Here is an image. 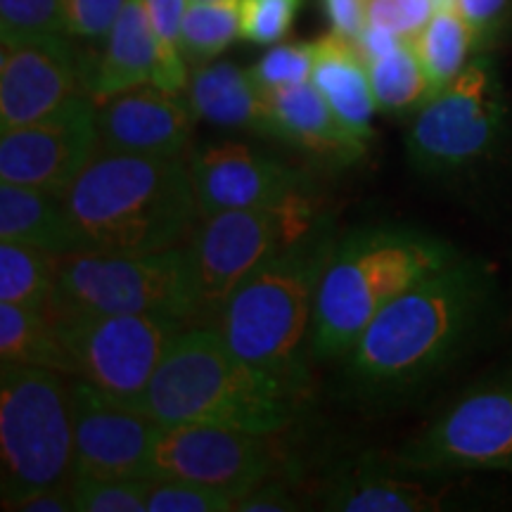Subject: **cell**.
Listing matches in <instances>:
<instances>
[{
    "instance_id": "obj_1",
    "label": "cell",
    "mask_w": 512,
    "mask_h": 512,
    "mask_svg": "<svg viewBox=\"0 0 512 512\" xmlns=\"http://www.w3.org/2000/svg\"><path fill=\"white\" fill-rule=\"evenodd\" d=\"M496 309L494 268L453 256L370 320L342 356L339 394L368 413L413 401L482 342Z\"/></svg>"
},
{
    "instance_id": "obj_2",
    "label": "cell",
    "mask_w": 512,
    "mask_h": 512,
    "mask_svg": "<svg viewBox=\"0 0 512 512\" xmlns=\"http://www.w3.org/2000/svg\"><path fill=\"white\" fill-rule=\"evenodd\" d=\"M62 200L83 252H164L188 245L202 221L185 157L98 150Z\"/></svg>"
},
{
    "instance_id": "obj_3",
    "label": "cell",
    "mask_w": 512,
    "mask_h": 512,
    "mask_svg": "<svg viewBox=\"0 0 512 512\" xmlns=\"http://www.w3.org/2000/svg\"><path fill=\"white\" fill-rule=\"evenodd\" d=\"M337 240L335 216L320 214L302 238L256 266L214 320L235 354L297 394L311 377L313 311Z\"/></svg>"
},
{
    "instance_id": "obj_4",
    "label": "cell",
    "mask_w": 512,
    "mask_h": 512,
    "mask_svg": "<svg viewBox=\"0 0 512 512\" xmlns=\"http://www.w3.org/2000/svg\"><path fill=\"white\" fill-rule=\"evenodd\" d=\"M299 394L254 368L209 325H188L166 351L143 413L159 425H219L264 434L283 432L297 415Z\"/></svg>"
},
{
    "instance_id": "obj_5",
    "label": "cell",
    "mask_w": 512,
    "mask_h": 512,
    "mask_svg": "<svg viewBox=\"0 0 512 512\" xmlns=\"http://www.w3.org/2000/svg\"><path fill=\"white\" fill-rule=\"evenodd\" d=\"M458 256L448 242L406 226L339 235L320 280L311 358H342L392 299Z\"/></svg>"
},
{
    "instance_id": "obj_6",
    "label": "cell",
    "mask_w": 512,
    "mask_h": 512,
    "mask_svg": "<svg viewBox=\"0 0 512 512\" xmlns=\"http://www.w3.org/2000/svg\"><path fill=\"white\" fill-rule=\"evenodd\" d=\"M74 479V413L67 375L3 363L0 370V496L15 510L38 491Z\"/></svg>"
},
{
    "instance_id": "obj_7",
    "label": "cell",
    "mask_w": 512,
    "mask_h": 512,
    "mask_svg": "<svg viewBox=\"0 0 512 512\" xmlns=\"http://www.w3.org/2000/svg\"><path fill=\"white\" fill-rule=\"evenodd\" d=\"M155 313L197 323L190 247L150 254L74 252L57 256L48 316Z\"/></svg>"
},
{
    "instance_id": "obj_8",
    "label": "cell",
    "mask_w": 512,
    "mask_h": 512,
    "mask_svg": "<svg viewBox=\"0 0 512 512\" xmlns=\"http://www.w3.org/2000/svg\"><path fill=\"white\" fill-rule=\"evenodd\" d=\"M505 128L508 102L501 74L484 50L415 114L406 136L408 162L430 178L467 174L496 155Z\"/></svg>"
},
{
    "instance_id": "obj_9",
    "label": "cell",
    "mask_w": 512,
    "mask_h": 512,
    "mask_svg": "<svg viewBox=\"0 0 512 512\" xmlns=\"http://www.w3.org/2000/svg\"><path fill=\"white\" fill-rule=\"evenodd\" d=\"M74 375L107 399L143 411V401L171 342L188 328L181 318L155 313L50 316Z\"/></svg>"
},
{
    "instance_id": "obj_10",
    "label": "cell",
    "mask_w": 512,
    "mask_h": 512,
    "mask_svg": "<svg viewBox=\"0 0 512 512\" xmlns=\"http://www.w3.org/2000/svg\"><path fill=\"white\" fill-rule=\"evenodd\" d=\"M394 463L441 477L512 472V370L470 384L399 448Z\"/></svg>"
},
{
    "instance_id": "obj_11",
    "label": "cell",
    "mask_w": 512,
    "mask_h": 512,
    "mask_svg": "<svg viewBox=\"0 0 512 512\" xmlns=\"http://www.w3.org/2000/svg\"><path fill=\"white\" fill-rule=\"evenodd\" d=\"M323 214L313 200L271 209H235L202 216L188 242L195 271L197 323L216 320L242 280L268 256L292 245Z\"/></svg>"
},
{
    "instance_id": "obj_12",
    "label": "cell",
    "mask_w": 512,
    "mask_h": 512,
    "mask_svg": "<svg viewBox=\"0 0 512 512\" xmlns=\"http://www.w3.org/2000/svg\"><path fill=\"white\" fill-rule=\"evenodd\" d=\"M275 451L264 434L219 425H159L152 479H183L233 496L235 503L271 479Z\"/></svg>"
},
{
    "instance_id": "obj_13",
    "label": "cell",
    "mask_w": 512,
    "mask_h": 512,
    "mask_svg": "<svg viewBox=\"0 0 512 512\" xmlns=\"http://www.w3.org/2000/svg\"><path fill=\"white\" fill-rule=\"evenodd\" d=\"M98 150V102L81 93L46 119L0 131V181L64 195Z\"/></svg>"
},
{
    "instance_id": "obj_14",
    "label": "cell",
    "mask_w": 512,
    "mask_h": 512,
    "mask_svg": "<svg viewBox=\"0 0 512 512\" xmlns=\"http://www.w3.org/2000/svg\"><path fill=\"white\" fill-rule=\"evenodd\" d=\"M188 169L202 216L313 200L309 178L302 171L242 143L195 147Z\"/></svg>"
},
{
    "instance_id": "obj_15",
    "label": "cell",
    "mask_w": 512,
    "mask_h": 512,
    "mask_svg": "<svg viewBox=\"0 0 512 512\" xmlns=\"http://www.w3.org/2000/svg\"><path fill=\"white\" fill-rule=\"evenodd\" d=\"M74 413V475L152 479L159 422L107 399L81 377H69Z\"/></svg>"
},
{
    "instance_id": "obj_16",
    "label": "cell",
    "mask_w": 512,
    "mask_h": 512,
    "mask_svg": "<svg viewBox=\"0 0 512 512\" xmlns=\"http://www.w3.org/2000/svg\"><path fill=\"white\" fill-rule=\"evenodd\" d=\"M86 93V67L67 34L0 43V131L27 126Z\"/></svg>"
},
{
    "instance_id": "obj_17",
    "label": "cell",
    "mask_w": 512,
    "mask_h": 512,
    "mask_svg": "<svg viewBox=\"0 0 512 512\" xmlns=\"http://www.w3.org/2000/svg\"><path fill=\"white\" fill-rule=\"evenodd\" d=\"M188 98L155 83L128 88L98 105L100 152L140 157H183L195 131Z\"/></svg>"
},
{
    "instance_id": "obj_18",
    "label": "cell",
    "mask_w": 512,
    "mask_h": 512,
    "mask_svg": "<svg viewBox=\"0 0 512 512\" xmlns=\"http://www.w3.org/2000/svg\"><path fill=\"white\" fill-rule=\"evenodd\" d=\"M451 496L448 477L387 467L361 465L325 484V510L335 512H427L446 508Z\"/></svg>"
},
{
    "instance_id": "obj_19",
    "label": "cell",
    "mask_w": 512,
    "mask_h": 512,
    "mask_svg": "<svg viewBox=\"0 0 512 512\" xmlns=\"http://www.w3.org/2000/svg\"><path fill=\"white\" fill-rule=\"evenodd\" d=\"M275 138L330 166H349L366 155L368 140L339 121L313 83L266 91Z\"/></svg>"
},
{
    "instance_id": "obj_20",
    "label": "cell",
    "mask_w": 512,
    "mask_h": 512,
    "mask_svg": "<svg viewBox=\"0 0 512 512\" xmlns=\"http://www.w3.org/2000/svg\"><path fill=\"white\" fill-rule=\"evenodd\" d=\"M197 119L221 128H238L254 136L275 138L273 114L266 91L249 69L233 62H204L190 69L185 88Z\"/></svg>"
},
{
    "instance_id": "obj_21",
    "label": "cell",
    "mask_w": 512,
    "mask_h": 512,
    "mask_svg": "<svg viewBox=\"0 0 512 512\" xmlns=\"http://www.w3.org/2000/svg\"><path fill=\"white\" fill-rule=\"evenodd\" d=\"M157 41L145 0H126L98 60L86 64V93L98 102L155 81Z\"/></svg>"
},
{
    "instance_id": "obj_22",
    "label": "cell",
    "mask_w": 512,
    "mask_h": 512,
    "mask_svg": "<svg viewBox=\"0 0 512 512\" xmlns=\"http://www.w3.org/2000/svg\"><path fill=\"white\" fill-rule=\"evenodd\" d=\"M311 83L349 131L363 140L373 138L377 102L370 86L368 64L354 38L330 31L313 41Z\"/></svg>"
},
{
    "instance_id": "obj_23",
    "label": "cell",
    "mask_w": 512,
    "mask_h": 512,
    "mask_svg": "<svg viewBox=\"0 0 512 512\" xmlns=\"http://www.w3.org/2000/svg\"><path fill=\"white\" fill-rule=\"evenodd\" d=\"M0 238L53 256L83 252L62 195L27 185L0 183Z\"/></svg>"
},
{
    "instance_id": "obj_24",
    "label": "cell",
    "mask_w": 512,
    "mask_h": 512,
    "mask_svg": "<svg viewBox=\"0 0 512 512\" xmlns=\"http://www.w3.org/2000/svg\"><path fill=\"white\" fill-rule=\"evenodd\" d=\"M0 361L72 377L74 363L48 313L0 302Z\"/></svg>"
},
{
    "instance_id": "obj_25",
    "label": "cell",
    "mask_w": 512,
    "mask_h": 512,
    "mask_svg": "<svg viewBox=\"0 0 512 512\" xmlns=\"http://www.w3.org/2000/svg\"><path fill=\"white\" fill-rule=\"evenodd\" d=\"M415 55L425 69L434 95L463 74L477 50V38L453 0L439 3L430 22L413 38Z\"/></svg>"
},
{
    "instance_id": "obj_26",
    "label": "cell",
    "mask_w": 512,
    "mask_h": 512,
    "mask_svg": "<svg viewBox=\"0 0 512 512\" xmlns=\"http://www.w3.org/2000/svg\"><path fill=\"white\" fill-rule=\"evenodd\" d=\"M366 64L377 110L392 114L420 110L434 95L411 41H399L384 53L368 57Z\"/></svg>"
},
{
    "instance_id": "obj_27",
    "label": "cell",
    "mask_w": 512,
    "mask_h": 512,
    "mask_svg": "<svg viewBox=\"0 0 512 512\" xmlns=\"http://www.w3.org/2000/svg\"><path fill=\"white\" fill-rule=\"evenodd\" d=\"M57 256L22 242H0V302L48 313Z\"/></svg>"
},
{
    "instance_id": "obj_28",
    "label": "cell",
    "mask_w": 512,
    "mask_h": 512,
    "mask_svg": "<svg viewBox=\"0 0 512 512\" xmlns=\"http://www.w3.org/2000/svg\"><path fill=\"white\" fill-rule=\"evenodd\" d=\"M240 36L238 3H190L181 27V48L188 64L216 60Z\"/></svg>"
},
{
    "instance_id": "obj_29",
    "label": "cell",
    "mask_w": 512,
    "mask_h": 512,
    "mask_svg": "<svg viewBox=\"0 0 512 512\" xmlns=\"http://www.w3.org/2000/svg\"><path fill=\"white\" fill-rule=\"evenodd\" d=\"M152 34L157 41L155 86L169 93H185L190 81L188 60L181 48V27L188 0H145Z\"/></svg>"
},
{
    "instance_id": "obj_30",
    "label": "cell",
    "mask_w": 512,
    "mask_h": 512,
    "mask_svg": "<svg viewBox=\"0 0 512 512\" xmlns=\"http://www.w3.org/2000/svg\"><path fill=\"white\" fill-rule=\"evenodd\" d=\"M152 479L74 475V512H147Z\"/></svg>"
},
{
    "instance_id": "obj_31",
    "label": "cell",
    "mask_w": 512,
    "mask_h": 512,
    "mask_svg": "<svg viewBox=\"0 0 512 512\" xmlns=\"http://www.w3.org/2000/svg\"><path fill=\"white\" fill-rule=\"evenodd\" d=\"M60 34H67L62 0H0V43Z\"/></svg>"
},
{
    "instance_id": "obj_32",
    "label": "cell",
    "mask_w": 512,
    "mask_h": 512,
    "mask_svg": "<svg viewBox=\"0 0 512 512\" xmlns=\"http://www.w3.org/2000/svg\"><path fill=\"white\" fill-rule=\"evenodd\" d=\"M304 0H238L240 38L254 46H275L290 34Z\"/></svg>"
},
{
    "instance_id": "obj_33",
    "label": "cell",
    "mask_w": 512,
    "mask_h": 512,
    "mask_svg": "<svg viewBox=\"0 0 512 512\" xmlns=\"http://www.w3.org/2000/svg\"><path fill=\"white\" fill-rule=\"evenodd\" d=\"M235 498L183 479H152L147 512H233Z\"/></svg>"
},
{
    "instance_id": "obj_34",
    "label": "cell",
    "mask_w": 512,
    "mask_h": 512,
    "mask_svg": "<svg viewBox=\"0 0 512 512\" xmlns=\"http://www.w3.org/2000/svg\"><path fill=\"white\" fill-rule=\"evenodd\" d=\"M249 72L264 91L309 83L313 72V41L275 43Z\"/></svg>"
},
{
    "instance_id": "obj_35",
    "label": "cell",
    "mask_w": 512,
    "mask_h": 512,
    "mask_svg": "<svg viewBox=\"0 0 512 512\" xmlns=\"http://www.w3.org/2000/svg\"><path fill=\"white\" fill-rule=\"evenodd\" d=\"M444 0H366V27L413 41Z\"/></svg>"
},
{
    "instance_id": "obj_36",
    "label": "cell",
    "mask_w": 512,
    "mask_h": 512,
    "mask_svg": "<svg viewBox=\"0 0 512 512\" xmlns=\"http://www.w3.org/2000/svg\"><path fill=\"white\" fill-rule=\"evenodd\" d=\"M126 0H62L64 24L72 38H105Z\"/></svg>"
},
{
    "instance_id": "obj_37",
    "label": "cell",
    "mask_w": 512,
    "mask_h": 512,
    "mask_svg": "<svg viewBox=\"0 0 512 512\" xmlns=\"http://www.w3.org/2000/svg\"><path fill=\"white\" fill-rule=\"evenodd\" d=\"M477 38V50L484 53L512 24V0H453Z\"/></svg>"
},
{
    "instance_id": "obj_38",
    "label": "cell",
    "mask_w": 512,
    "mask_h": 512,
    "mask_svg": "<svg viewBox=\"0 0 512 512\" xmlns=\"http://www.w3.org/2000/svg\"><path fill=\"white\" fill-rule=\"evenodd\" d=\"M297 496L290 489V484L280 482V479H266L259 486H254L247 496H242L235 503L238 512H292L299 510Z\"/></svg>"
},
{
    "instance_id": "obj_39",
    "label": "cell",
    "mask_w": 512,
    "mask_h": 512,
    "mask_svg": "<svg viewBox=\"0 0 512 512\" xmlns=\"http://www.w3.org/2000/svg\"><path fill=\"white\" fill-rule=\"evenodd\" d=\"M330 27L347 38H358L366 27V0H323Z\"/></svg>"
},
{
    "instance_id": "obj_40",
    "label": "cell",
    "mask_w": 512,
    "mask_h": 512,
    "mask_svg": "<svg viewBox=\"0 0 512 512\" xmlns=\"http://www.w3.org/2000/svg\"><path fill=\"white\" fill-rule=\"evenodd\" d=\"M15 510L19 512H74L72 482L53 489L38 491V494L24 498Z\"/></svg>"
},
{
    "instance_id": "obj_41",
    "label": "cell",
    "mask_w": 512,
    "mask_h": 512,
    "mask_svg": "<svg viewBox=\"0 0 512 512\" xmlns=\"http://www.w3.org/2000/svg\"><path fill=\"white\" fill-rule=\"evenodd\" d=\"M190 3H238V0H190Z\"/></svg>"
}]
</instances>
